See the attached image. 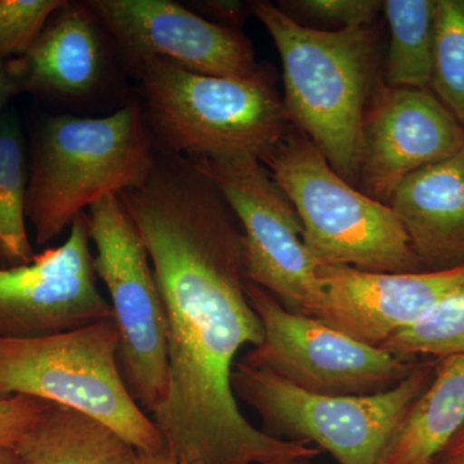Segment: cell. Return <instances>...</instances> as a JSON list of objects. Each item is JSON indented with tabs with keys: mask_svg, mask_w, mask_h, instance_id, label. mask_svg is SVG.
I'll return each instance as SVG.
<instances>
[{
	"mask_svg": "<svg viewBox=\"0 0 464 464\" xmlns=\"http://www.w3.org/2000/svg\"><path fill=\"white\" fill-rule=\"evenodd\" d=\"M282 57L290 123L315 143L342 179L356 183L360 136L380 63L373 26L319 30L270 2H250Z\"/></svg>",
	"mask_w": 464,
	"mask_h": 464,
	"instance_id": "cell-3",
	"label": "cell"
},
{
	"mask_svg": "<svg viewBox=\"0 0 464 464\" xmlns=\"http://www.w3.org/2000/svg\"><path fill=\"white\" fill-rule=\"evenodd\" d=\"M431 88L464 127V0H436Z\"/></svg>",
	"mask_w": 464,
	"mask_h": 464,
	"instance_id": "cell-21",
	"label": "cell"
},
{
	"mask_svg": "<svg viewBox=\"0 0 464 464\" xmlns=\"http://www.w3.org/2000/svg\"><path fill=\"white\" fill-rule=\"evenodd\" d=\"M99 26V18L87 3L67 2L25 54L7 61L18 92L83 97L96 90L105 72Z\"/></svg>",
	"mask_w": 464,
	"mask_h": 464,
	"instance_id": "cell-16",
	"label": "cell"
},
{
	"mask_svg": "<svg viewBox=\"0 0 464 464\" xmlns=\"http://www.w3.org/2000/svg\"><path fill=\"white\" fill-rule=\"evenodd\" d=\"M444 464H464V459H445Z\"/></svg>",
	"mask_w": 464,
	"mask_h": 464,
	"instance_id": "cell-32",
	"label": "cell"
},
{
	"mask_svg": "<svg viewBox=\"0 0 464 464\" xmlns=\"http://www.w3.org/2000/svg\"><path fill=\"white\" fill-rule=\"evenodd\" d=\"M27 172L20 121L0 115V265L30 264L35 255L26 230Z\"/></svg>",
	"mask_w": 464,
	"mask_h": 464,
	"instance_id": "cell-20",
	"label": "cell"
},
{
	"mask_svg": "<svg viewBox=\"0 0 464 464\" xmlns=\"http://www.w3.org/2000/svg\"><path fill=\"white\" fill-rule=\"evenodd\" d=\"M16 93H18V88L14 78L9 74L7 61L5 63L0 61V109Z\"/></svg>",
	"mask_w": 464,
	"mask_h": 464,
	"instance_id": "cell-28",
	"label": "cell"
},
{
	"mask_svg": "<svg viewBox=\"0 0 464 464\" xmlns=\"http://www.w3.org/2000/svg\"><path fill=\"white\" fill-rule=\"evenodd\" d=\"M435 366L420 364L398 386L374 395H316L240 362L231 384L237 399L257 411L267 435L314 442L340 464H380L409 409L431 383Z\"/></svg>",
	"mask_w": 464,
	"mask_h": 464,
	"instance_id": "cell-7",
	"label": "cell"
},
{
	"mask_svg": "<svg viewBox=\"0 0 464 464\" xmlns=\"http://www.w3.org/2000/svg\"><path fill=\"white\" fill-rule=\"evenodd\" d=\"M137 464H179L168 445L158 450H137Z\"/></svg>",
	"mask_w": 464,
	"mask_h": 464,
	"instance_id": "cell-27",
	"label": "cell"
},
{
	"mask_svg": "<svg viewBox=\"0 0 464 464\" xmlns=\"http://www.w3.org/2000/svg\"><path fill=\"white\" fill-rule=\"evenodd\" d=\"M270 464H311L308 463V459H288V460H279V462H274Z\"/></svg>",
	"mask_w": 464,
	"mask_h": 464,
	"instance_id": "cell-31",
	"label": "cell"
},
{
	"mask_svg": "<svg viewBox=\"0 0 464 464\" xmlns=\"http://www.w3.org/2000/svg\"><path fill=\"white\" fill-rule=\"evenodd\" d=\"M130 63L159 154L262 161L295 128L267 67L228 78L198 74L161 57Z\"/></svg>",
	"mask_w": 464,
	"mask_h": 464,
	"instance_id": "cell-2",
	"label": "cell"
},
{
	"mask_svg": "<svg viewBox=\"0 0 464 464\" xmlns=\"http://www.w3.org/2000/svg\"><path fill=\"white\" fill-rule=\"evenodd\" d=\"M94 270L108 289L119 332L118 362L125 386L146 414L168 392L167 320L148 248L119 195L88 208Z\"/></svg>",
	"mask_w": 464,
	"mask_h": 464,
	"instance_id": "cell-8",
	"label": "cell"
},
{
	"mask_svg": "<svg viewBox=\"0 0 464 464\" xmlns=\"http://www.w3.org/2000/svg\"><path fill=\"white\" fill-rule=\"evenodd\" d=\"M97 279L82 213L61 246L30 264L0 267V338L47 337L112 319Z\"/></svg>",
	"mask_w": 464,
	"mask_h": 464,
	"instance_id": "cell-11",
	"label": "cell"
},
{
	"mask_svg": "<svg viewBox=\"0 0 464 464\" xmlns=\"http://www.w3.org/2000/svg\"><path fill=\"white\" fill-rule=\"evenodd\" d=\"M441 456H444V459H464V426L451 439Z\"/></svg>",
	"mask_w": 464,
	"mask_h": 464,
	"instance_id": "cell-29",
	"label": "cell"
},
{
	"mask_svg": "<svg viewBox=\"0 0 464 464\" xmlns=\"http://www.w3.org/2000/svg\"><path fill=\"white\" fill-rule=\"evenodd\" d=\"M430 464H435V462H433V463H430Z\"/></svg>",
	"mask_w": 464,
	"mask_h": 464,
	"instance_id": "cell-33",
	"label": "cell"
},
{
	"mask_svg": "<svg viewBox=\"0 0 464 464\" xmlns=\"http://www.w3.org/2000/svg\"><path fill=\"white\" fill-rule=\"evenodd\" d=\"M381 348L411 359L464 355V285L442 299L423 320L396 333Z\"/></svg>",
	"mask_w": 464,
	"mask_h": 464,
	"instance_id": "cell-22",
	"label": "cell"
},
{
	"mask_svg": "<svg viewBox=\"0 0 464 464\" xmlns=\"http://www.w3.org/2000/svg\"><path fill=\"white\" fill-rule=\"evenodd\" d=\"M50 404L30 396L0 399V447L14 448Z\"/></svg>",
	"mask_w": 464,
	"mask_h": 464,
	"instance_id": "cell-25",
	"label": "cell"
},
{
	"mask_svg": "<svg viewBox=\"0 0 464 464\" xmlns=\"http://www.w3.org/2000/svg\"><path fill=\"white\" fill-rule=\"evenodd\" d=\"M112 319L39 338H0V399L30 396L96 418L137 450L166 445L119 368Z\"/></svg>",
	"mask_w": 464,
	"mask_h": 464,
	"instance_id": "cell-6",
	"label": "cell"
},
{
	"mask_svg": "<svg viewBox=\"0 0 464 464\" xmlns=\"http://www.w3.org/2000/svg\"><path fill=\"white\" fill-rule=\"evenodd\" d=\"M387 206L396 213L424 270L464 266V148L406 177Z\"/></svg>",
	"mask_w": 464,
	"mask_h": 464,
	"instance_id": "cell-15",
	"label": "cell"
},
{
	"mask_svg": "<svg viewBox=\"0 0 464 464\" xmlns=\"http://www.w3.org/2000/svg\"><path fill=\"white\" fill-rule=\"evenodd\" d=\"M20 464H137V449L91 415L47 406L14 445Z\"/></svg>",
	"mask_w": 464,
	"mask_h": 464,
	"instance_id": "cell-18",
	"label": "cell"
},
{
	"mask_svg": "<svg viewBox=\"0 0 464 464\" xmlns=\"http://www.w3.org/2000/svg\"><path fill=\"white\" fill-rule=\"evenodd\" d=\"M464 148V127L430 88L375 85L360 136L357 186L389 203L399 183Z\"/></svg>",
	"mask_w": 464,
	"mask_h": 464,
	"instance_id": "cell-12",
	"label": "cell"
},
{
	"mask_svg": "<svg viewBox=\"0 0 464 464\" xmlns=\"http://www.w3.org/2000/svg\"><path fill=\"white\" fill-rule=\"evenodd\" d=\"M148 248L167 320L168 392L151 415L179 464L313 459L319 448L275 439L241 413L237 353L264 341L246 295L243 234L188 158L158 154L140 188L119 195Z\"/></svg>",
	"mask_w": 464,
	"mask_h": 464,
	"instance_id": "cell-1",
	"label": "cell"
},
{
	"mask_svg": "<svg viewBox=\"0 0 464 464\" xmlns=\"http://www.w3.org/2000/svg\"><path fill=\"white\" fill-rule=\"evenodd\" d=\"M197 7L210 17V23L231 27V29H239L246 21V9L250 8V5L231 2V0H212V2L197 3Z\"/></svg>",
	"mask_w": 464,
	"mask_h": 464,
	"instance_id": "cell-26",
	"label": "cell"
},
{
	"mask_svg": "<svg viewBox=\"0 0 464 464\" xmlns=\"http://www.w3.org/2000/svg\"><path fill=\"white\" fill-rule=\"evenodd\" d=\"M128 60L161 57L198 74L248 78L262 69L239 29L210 23L170 0H92Z\"/></svg>",
	"mask_w": 464,
	"mask_h": 464,
	"instance_id": "cell-13",
	"label": "cell"
},
{
	"mask_svg": "<svg viewBox=\"0 0 464 464\" xmlns=\"http://www.w3.org/2000/svg\"><path fill=\"white\" fill-rule=\"evenodd\" d=\"M464 426V355L442 357L391 438L380 464H430Z\"/></svg>",
	"mask_w": 464,
	"mask_h": 464,
	"instance_id": "cell-17",
	"label": "cell"
},
{
	"mask_svg": "<svg viewBox=\"0 0 464 464\" xmlns=\"http://www.w3.org/2000/svg\"><path fill=\"white\" fill-rule=\"evenodd\" d=\"M322 298L311 317L369 346L420 323L464 285L463 267L413 274L373 273L320 265Z\"/></svg>",
	"mask_w": 464,
	"mask_h": 464,
	"instance_id": "cell-14",
	"label": "cell"
},
{
	"mask_svg": "<svg viewBox=\"0 0 464 464\" xmlns=\"http://www.w3.org/2000/svg\"><path fill=\"white\" fill-rule=\"evenodd\" d=\"M0 464H20L14 448L0 447Z\"/></svg>",
	"mask_w": 464,
	"mask_h": 464,
	"instance_id": "cell-30",
	"label": "cell"
},
{
	"mask_svg": "<svg viewBox=\"0 0 464 464\" xmlns=\"http://www.w3.org/2000/svg\"><path fill=\"white\" fill-rule=\"evenodd\" d=\"M63 0H0V61L25 54Z\"/></svg>",
	"mask_w": 464,
	"mask_h": 464,
	"instance_id": "cell-23",
	"label": "cell"
},
{
	"mask_svg": "<svg viewBox=\"0 0 464 464\" xmlns=\"http://www.w3.org/2000/svg\"><path fill=\"white\" fill-rule=\"evenodd\" d=\"M436 0H386L390 45L383 83L395 88H430L433 74Z\"/></svg>",
	"mask_w": 464,
	"mask_h": 464,
	"instance_id": "cell-19",
	"label": "cell"
},
{
	"mask_svg": "<svg viewBox=\"0 0 464 464\" xmlns=\"http://www.w3.org/2000/svg\"><path fill=\"white\" fill-rule=\"evenodd\" d=\"M246 295L264 325V341L237 362L306 392L374 395L398 386L420 365L353 340L315 317L290 313L256 284H246Z\"/></svg>",
	"mask_w": 464,
	"mask_h": 464,
	"instance_id": "cell-9",
	"label": "cell"
},
{
	"mask_svg": "<svg viewBox=\"0 0 464 464\" xmlns=\"http://www.w3.org/2000/svg\"><path fill=\"white\" fill-rule=\"evenodd\" d=\"M157 157L137 101L103 118L45 119L34 136L26 192L36 243L57 239L103 197L140 188Z\"/></svg>",
	"mask_w": 464,
	"mask_h": 464,
	"instance_id": "cell-4",
	"label": "cell"
},
{
	"mask_svg": "<svg viewBox=\"0 0 464 464\" xmlns=\"http://www.w3.org/2000/svg\"><path fill=\"white\" fill-rule=\"evenodd\" d=\"M261 163L297 210L304 244L320 264L373 273L426 271L396 213L342 179L297 128Z\"/></svg>",
	"mask_w": 464,
	"mask_h": 464,
	"instance_id": "cell-5",
	"label": "cell"
},
{
	"mask_svg": "<svg viewBox=\"0 0 464 464\" xmlns=\"http://www.w3.org/2000/svg\"><path fill=\"white\" fill-rule=\"evenodd\" d=\"M279 5L316 23L338 26L337 30L373 26L383 11V2L380 0H295Z\"/></svg>",
	"mask_w": 464,
	"mask_h": 464,
	"instance_id": "cell-24",
	"label": "cell"
},
{
	"mask_svg": "<svg viewBox=\"0 0 464 464\" xmlns=\"http://www.w3.org/2000/svg\"><path fill=\"white\" fill-rule=\"evenodd\" d=\"M190 160L239 222L249 282L290 313L313 316L322 298V264L304 244L297 210L267 168L252 158Z\"/></svg>",
	"mask_w": 464,
	"mask_h": 464,
	"instance_id": "cell-10",
	"label": "cell"
}]
</instances>
